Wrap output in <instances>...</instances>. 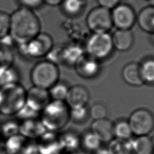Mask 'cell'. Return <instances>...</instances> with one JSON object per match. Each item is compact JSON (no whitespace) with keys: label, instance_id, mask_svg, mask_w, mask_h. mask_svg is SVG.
<instances>
[{"label":"cell","instance_id":"6da1fadb","mask_svg":"<svg viewBox=\"0 0 154 154\" xmlns=\"http://www.w3.org/2000/svg\"><path fill=\"white\" fill-rule=\"evenodd\" d=\"M40 32L42 23L33 10L20 6L10 14V35L16 45L29 42Z\"/></svg>","mask_w":154,"mask_h":154},{"label":"cell","instance_id":"7a4b0ae2","mask_svg":"<svg viewBox=\"0 0 154 154\" xmlns=\"http://www.w3.org/2000/svg\"><path fill=\"white\" fill-rule=\"evenodd\" d=\"M26 89L20 83L0 87V114L14 117L26 105Z\"/></svg>","mask_w":154,"mask_h":154},{"label":"cell","instance_id":"3957f363","mask_svg":"<svg viewBox=\"0 0 154 154\" xmlns=\"http://www.w3.org/2000/svg\"><path fill=\"white\" fill-rule=\"evenodd\" d=\"M39 119L46 131L57 132L70 119V111L65 101L51 100L40 112Z\"/></svg>","mask_w":154,"mask_h":154},{"label":"cell","instance_id":"277c9868","mask_svg":"<svg viewBox=\"0 0 154 154\" xmlns=\"http://www.w3.org/2000/svg\"><path fill=\"white\" fill-rule=\"evenodd\" d=\"M60 70L57 64L48 60L37 61L31 68L29 78L33 86L49 90L59 81Z\"/></svg>","mask_w":154,"mask_h":154},{"label":"cell","instance_id":"5b68a950","mask_svg":"<svg viewBox=\"0 0 154 154\" xmlns=\"http://www.w3.org/2000/svg\"><path fill=\"white\" fill-rule=\"evenodd\" d=\"M54 46L52 36L42 31L29 42L16 45L19 55L28 60L40 59L46 57Z\"/></svg>","mask_w":154,"mask_h":154},{"label":"cell","instance_id":"8992f818","mask_svg":"<svg viewBox=\"0 0 154 154\" xmlns=\"http://www.w3.org/2000/svg\"><path fill=\"white\" fill-rule=\"evenodd\" d=\"M113 48L111 35L108 32L93 33L86 43L87 54L96 60L109 56Z\"/></svg>","mask_w":154,"mask_h":154},{"label":"cell","instance_id":"52a82bcc","mask_svg":"<svg viewBox=\"0 0 154 154\" xmlns=\"http://www.w3.org/2000/svg\"><path fill=\"white\" fill-rule=\"evenodd\" d=\"M86 23L93 33L108 32L113 26L111 10L100 6L93 8L87 16Z\"/></svg>","mask_w":154,"mask_h":154},{"label":"cell","instance_id":"ba28073f","mask_svg":"<svg viewBox=\"0 0 154 154\" xmlns=\"http://www.w3.org/2000/svg\"><path fill=\"white\" fill-rule=\"evenodd\" d=\"M128 123L132 134L147 135L154 128V116L146 109H138L131 114Z\"/></svg>","mask_w":154,"mask_h":154},{"label":"cell","instance_id":"9c48e42d","mask_svg":"<svg viewBox=\"0 0 154 154\" xmlns=\"http://www.w3.org/2000/svg\"><path fill=\"white\" fill-rule=\"evenodd\" d=\"M112 25L117 29H131L137 22L134 8L126 4H119L111 10Z\"/></svg>","mask_w":154,"mask_h":154},{"label":"cell","instance_id":"30bf717a","mask_svg":"<svg viewBox=\"0 0 154 154\" xmlns=\"http://www.w3.org/2000/svg\"><path fill=\"white\" fill-rule=\"evenodd\" d=\"M51 100L48 90L33 85L26 90V105L37 112L40 113Z\"/></svg>","mask_w":154,"mask_h":154},{"label":"cell","instance_id":"8fae6325","mask_svg":"<svg viewBox=\"0 0 154 154\" xmlns=\"http://www.w3.org/2000/svg\"><path fill=\"white\" fill-rule=\"evenodd\" d=\"M35 143L40 154H60L62 150L55 132L46 131Z\"/></svg>","mask_w":154,"mask_h":154},{"label":"cell","instance_id":"7c38bea8","mask_svg":"<svg viewBox=\"0 0 154 154\" xmlns=\"http://www.w3.org/2000/svg\"><path fill=\"white\" fill-rule=\"evenodd\" d=\"M19 122V134L27 140L35 141L46 131L39 117Z\"/></svg>","mask_w":154,"mask_h":154},{"label":"cell","instance_id":"4fadbf2b","mask_svg":"<svg viewBox=\"0 0 154 154\" xmlns=\"http://www.w3.org/2000/svg\"><path fill=\"white\" fill-rule=\"evenodd\" d=\"M89 100L87 90L81 85H74L69 88L65 102L70 109L85 106Z\"/></svg>","mask_w":154,"mask_h":154},{"label":"cell","instance_id":"5bb4252c","mask_svg":"<svg viewBox=\"0 0 154 154\" xmlns=\"http://www.w3.org/2000/svg\"><path fill=\"white\" fill-rule=\"evenodd\" d=\"M16 44L10 35L0 40V70L14 65Z\"/></svg>","mask_w":154,"mask_h":154},{"label":"cell","instance_id":"9a60e30c","mask_svg":"<svg viewBox=\"0 0 154 154\" xmlns=\"http://www.w3.org/2000/svg\"><path fill=\"white\" fill-rule=\"evenodd\" d=\"M78 75L85 78H90L97 75L99 66L96 58L90 55L83 54L75 63Z\"/></svg>","mask_w":154,"mask_h":154},{"label":"cell","instance_id":"2e32d148","mask_svg":"<svg viewBox=\"0 0 154 154\" xmlns=\"http://www.w3.org/2000/svg\"><path fill=\"white\" fill-rule=\"evenodd\" d=\"M91 132L95 134L101 142L111 141L114 135V125L105 119L95 120L91 126Z\"/></svg>","mask_w":154,"mask_h":154},{"label":"cell","instance_id":"e0dca14e","mask_svg":"<svg viewBox=\"0 0 154 154\" xmlns=\"http://www.w3.org/2000/svg\"><path fill=\"white\" fill-rule=\"evenodd\" d=\"M111 38L113 48L120 51H128L134 42V35L131 29H117Z\"/></svg>","mask_w":154,"mask_h":154},{"label":"cell","instance_id":"ac0fdd59","mask_svg":"<svg viewBox=\"0 0 154 154\" xmlns=\"http://www.w3.org/2000/svg\"><path fill=\"white\" fill-rule=\"evenodd\" d=\"M137 21L143 31L154 34V5L143 8L137 15Z\"/></svg>","mask_w":154,"mask_h":154},{"label":"cell","instance_id":"d6986e66","mask_svg":"<svg viewBox=\"0 0 154 154\" xmlns=\"http://www.w3.org/2000/svg\"><path fill=\"white\" fill-rule=\"evenodd\" d=\"M122 77L128 84L133 86H140L144 84L141 78L140 64L132 62L125 65L122 70Z\"/></svg>","mask_w":154,"mask_h":154},{"label":"cell","instance_id":"ffe728a7","mask_svg":"<svg viewBox=\"0 0 154 154\" xmlns=\"http://www.w3.org/2000/svg\"><path fill=\"white\" fill-rule=\"evenodd\" d=\"M131 144L135 154H152L154 152L152 139L147 135L137 136Z\"/></svg>","mask_w":154,"mask_h":154},{"label":"cell","instance_id":"44dd1931","mask_svg":"<svg viewBox=\"0 0 154 154\" xmlns=\"http://www.w3.org/2000/svg\"><path fill=\"white\" fill-rule=\"evenodd\" d=\"M82 49L77 45H69L61 47V62L67 64H75L83 55Z\"/></svg>","mask_w":154,"mask_h":154},{"label":"cell","instance_id":"7402d4cb","mask_svg":"<svg viewBox=\"0 0 154 154\" xmlns=\"http://www.w3.org/2000/svg\"><path fill=\"white\" fill-rule=\"evenodd\" d=\"M21 73L19 69L13 65L6 69L0 70V87L20 82Z\"/></svg>","mask_w":154,"mask_h":154},{"label":"cell","instance_id":"603a6c76","mask_svg":"<svg viewBox=\"0 0 154 154\" xmlns=\"http://www.w3.org/2000/svg\"><path fill=\"white\" fill-rule=\"evenodd\" d=\"M27 140L19 134L13 135L5 140L4 149L7 154H17L20 152Z\"/></svg>","mask_w":154,"mask_h":154},{"label":"cell","instance_id":"cb8c5ba5","mask_svg":"<svg viewBox=\"0 0 154 154\" xmlns=\"http://www.w3.org/2000/svg\"><path fill=\"white\" fill-rule=\"evenodd\" d=\"M19 125L20 122L16 118H10L0 123V132L2 138L6 140L10 137L19 134Z\"/></svg>","mask_w":154,"mask_h":154},{"label":"cell","instance_id":"d4e9b609","mask_svg":"<svg viewBox=\"0 0 154 154\" xmlns=\"http://www.w3.org/2000/svg\"><path fill=\"white\" fill-rule=\"evenodd\" d=\"M63 12L69 16H76L82 11L85 2L84 0H63L61 4Z\"/></svg>","mask_w":154,"mask_h":154},{"label":"cell","instance_id":"484cf974","mask_svg":"<svg viewBox=\"0 0 154 154\" xmlns=\"http://www.w3.org/2000/svg\"><path fill=\"white\" fill-rule=\"evenodd\" d=\"M110 154H132L131 142L116 138L112 140L108 149Z\"/></svg>","mask_w":154,"mask_h":154},{"label":"cell","instance_id":"4316f807","mask_svg":"<svg viewBox=\"0 0 154 154\" xmlns=\"http://www.w3.org/2000/svg\"><path fill=\"white\" fill-rule=\"evenodd\" d=\"M140 73L144 83H154V59H147L140 64Z\"/></svg>","mask_w":154,"mask_h":154},{"label":"cell","instance_id":"83f0119b","mask_svg":"<svg viewBox=\"0 0 154 154\" xmlns=\"http://www.w3.org/2000/svg\"><path fill=\"white\" fill-rule=\"evenodd\" d=\"M132 134L128 122L119 121L114 125V135L117 139L127 141Z\"/></svg>","mask_w":154,"mask_h":154},{"label":"cell","instance_id":"f1b7e54d","mask_svg":"<svg viewBox=\"0 0 154 154\" xmlns=\"http://www.w3.org/2000/svg\"><path fill=\"white\" fill-rule=\"evenodd\" d=\"M69 88L66 84L57 82L49 90V93L51 100L64 101L67 94Z\"/></svg>","mask_w":154,"mask_h":154},{"label":"cell","instance_id":"f546056e","mask_svg":"<svg viewBox=\"0 0 154 154\" xmlns=\"http://www.w3.org/2000/svg\"><path fill=\"white\" fill-rule=\"evenodd\" d=\"M59 142L63 149L74 150L77 149L79 145V140L77 137L71 133H65L58 136Z\"/></svg>","mask_w":154,"mask_h":154},{"label":"cell","instance_id":"4dcf8cb0","mask_svg":"<svg viewBox=\"0 0 154 154\" xmlns=\"http://www.w3.org/2000/svg\"><path fill=\"white\" fill-rule=\"evenodd\" d=\"M101 141L92 132L84 135L82 138V144L88 151H97L99 149Z\"/></svg>","mask_w":154,"mask_h":154},{"label":"cell","instance_id":"1f68e13d","mask_svg":"<svg viewBox=\"0 0 154 154\" xmlns=\"http://www.w3.org/2000/svg\"><path fill=\"white\" fill-rule=\"evenodd\" d=\"M10 14L0 10V40L10 35Z\"/></svg>","mask_w":154,"mask_h":154},{"label":"cell","instance_id":"d6a6232c","mask_svg":"<svg viewBox=\"0 0 154 154\" xmlns=\"http://www.w3.org/2000/svg\"><path fill=\"white\" fill-rule=\"evenodd\" d=\"M39 116L40 113L34 111L26 105H25L14 116V117L19 121H23L25 120L37 118L39 117Z\"/></svg>","mask_w":154,"mask_h":154},{"label":"cell","instance_id":"836d02e7","mask_svg":"<svg viewBox=\"0 0 154 154\" xmlns=\"http://www.w3.org/2000/svg\"><path fill=\"white\" fill-rule=\"evenodd\" d=\"M107 113L106 106L102 103H95L90 109V115L94 120L105 119Z\"/></svg>","mask_w":154,"mask_h":154},{"label":"cell","instance_id":"e575fe53","mask_svg":"<svg viewBox=\"0 0 154 154\" xmlns=\"http://www.w3.org/2000/svg\"><path fill=\"white\" fill-rule=\"evenodd\" d=\"M87 113V111L85 106L73 108L70 111V117L75 122H82L85 119Z\"/></svg>","mask_w":154,"mask_h":154},{"label":"cell","instance_id":"d590c367","mask_svg":"<svg viewBox=\"0 0 154 154\" xmlns=\"http://www.w3.org/2000/svg\"><path fill=\"white\" fill-rule=\"evenodd\" d=\"M20 6L34 10L44 4L43 0H18Z\"/></svg>","mask_w":154,"mask_h":154},{"label":"cell","instance_id":"8d00e7d4","mask_svg":"<svg viewBox=\"0 0 154 154\" xmlns=\"http://www.w3.org/2000/svg\"><path fill=\"white\" fill-rule=\"evenodd\" d=\"M99 6L111 10L120 2V0H97Z\"/></svg>","mask_w":154,"mask_h":154},{"label":"cell","instance_id":"74e56055","mask_svg":"<svg viewBox=\"0 0 154 154\" xmlns=\"http://www.w3.org/2000/svg\"><path fill=\"white\" fill-rule=\"evenodd\" d=\"M63 0H43V3L48 5L55 7L60 5Z\"/></svg>","mask_w":154,"mask_h":154},{"label":"cell","instance_id":"f35d334b","mask_svg":"<svg viewBox=\"0 0 154 154\" xmlns=\"http://www.w3.org/2000/svg\"><path fill=\"white\" fill-rule=\"evenodd\" d=\"M95 154H110L109 152L108 149H99L97 151H96Z\"/></svg>","mask_w":154,"mask_h":154},{"label":"cell","instance_id":"ab89813d","mask_svg":"<svg viewBox=\"0 0 154 154\" xmlns=\"http://www.w3.org/2000/svg\"><path fill=\"white\" fill-rule=\"evenodd\" d=\"M147 1H150V0H147Z\"/></svg>","mask_w":154,"mask_h":154},{"label":"cell","instance_id":"60d3db41","mask_svg":"<svg viewBox=\"0 0 154 154\" xmlns=\"http://www.w3.org/2000/svg\"><path fill=\"white\" fill-rule=\"evenodd\" d=\"M60 154H61V153H60Z\"/></svg>","mask_w":154,"mask_h":154},{"label":"cell","instance_id":"b9f144b4","mask_svg":"<svg viewBox=\"0 0 154 154\" xmlns=\"http://www.w3.org/2000/svg\"><path fill=\"white\" fill-rule=\"evenodd\" d=\"M84 1H85V0H84Z\"/></svg>","mask_w":154,"mask_h":154}]
</instances>
